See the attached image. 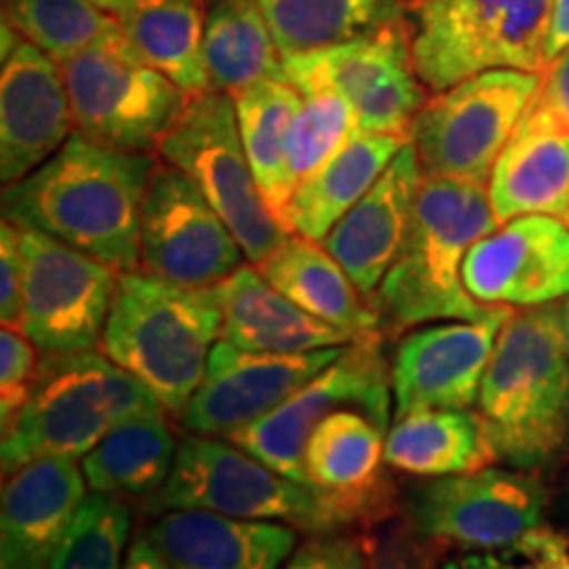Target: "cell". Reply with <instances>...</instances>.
Listing matches in <instances>:
<instances>
[{
    "label": "cell",
    "mask_w": 569,
    "mask_h": 569,
    "mask_svg": "<svg viewBox=\"0 0 569 569\" xmlns=\"http://www.w3.org/2000/svg\"><path fill=\"white\" fill-rule=\"evenodd\" d=\"M156 161L74 132L42 167L3 193L6 219L96 256L119 272L140 269V217Z\"/></svg>",
    "instance_id": "6da1fadb"
},
{
    "label": "cell",
    "mask_w": 569,
    "mask_h": 569,
    "mask_svg": "<svg viewBox=\"0 0 569 569\" xmlns=\"http://www.w3.org/2000/svg\"><path fill=\"white\" fill-rule=\"evenodd\" d=\"M498 227L488 182L425 174L403 251L372 296L380 336L398 340L430 322L486 317L493 306L469 296L461 267Z\"/></svg>",
    "instance_id": "7a4b0ae2"
},
{
    "label": "cell",
    "mask_w": 569,
    "mask_h": 569,
    "mask_svg": "<svg viewBox=\"0 0 569 569\" xmlns=\"http://www.w3.org/2000/svg\"><path fill=\"white\" fill-rule=\"evenodd\" d=\"M478 417L503 465L536 472L569 457V353L559 306L511 311L482 377Z\"/></svg>",
    "instance_id": "3957f363"
},
{
    "label": "cell",
    "mask_w": 569,
    "mask_h": 569,
    "mask_svg": "<svg viewBox=\"0 0 569 569\" xmlns=\"http://www.w3.org/2000/svg\"><path fill=\"white\" fill-rule=\"evenodd\" d=\"M222 336L217 290L188 288L142 269L119 272L101 348L140 380L169 415L182 417Z\"/></svg>",
    "instance_id": "277c9868"
},
{
    "label": "cell",
    "mask_w": 569,
    "mask_h": 569,
    "mask_svg": "<svg viewBox=\"0 0 569 569\" xmlns=\"http://www.w3.org/2000/svg\"><path fill=\"white\" fill-rule=\"evenodd\" d=\"M159 409L151 390L106 353L42 356L30 403L3 430V475L38 459H80L113 427Z\"/></svg>",
    "instance_id": "5b68a950"
},
{
    "label": "cell",
    "mask_w": 569,
    "mask_h": 569,
    "mask_svg": "<svg viewBox=\"0 0 569 569\" xmlns=\"http://www.w3.org/2000/svg\"><path fill=\"white\" fill-rule=\"evenodd\" d=\"M551 0H415L411 59L430 92L493 69L543 71Z\"/></svg>",
    "instance_id": "8992f818"
},
{
    "label": "cell",
    "mask_w": 569,
    "mask_h": 569,
    "mask_svg": "<svg viewBox=\"0 0 569 569\" xmlns=\"http://www.w3.org/2000/svg\"><path fill=\"white\" fill-rule=\"evenodd\" d=\"M148 511L201 509L238 519L282 522L309 532H340L343 525L322 493L251 457L227 438L180 440L167 486L148 501Z\"/></svg>",
    "instance_id": "52a82bcc"
},
{
    "label": "cell",
    "mask_w": 569,
    "mask_h": 569,
    "mask_svg": "<svg viewBox=\"0 0 569 569\" xmlns=\"http://www.w3.org/2000/svg\"><path fill=\"white\" fill-rule=\"evenodd\" d=\"M156 151L209 198L251 264L267 261L290 234L269 211L256 182L232 96L203 90L184 98Z\"/></svg>",
    "instance_id": "ba28073f"
},
{
    "label": "cell",
    "mask_w": 569,
    "mask_h": 569,
    "mask_svg": "<svg viewBox=\"0 0 569 569\" xmlns=\"http://www.w3.org/2000/svg\"><path fill=\"white\" fill-rule=\"evenodd\" d=\"M77 132L124 151H156L184 92L146 63L122 27L61 63Z\"/></svg>",
    "instance_id": "9c48e42d"
},
{
    "label": "cell",
    "mask_w": 569,
    "mask_h": 569,
    "mask_svg": "<svg viewBox=\"0 0 569 569\" xmlns=\"http://www.w3.org/2000/svg\"><path fill=\"white\" fill-rule=\"evenodd\" d=\"M538 90V71L493 69L427 98L409 130L425 174L488 182Z\"/></svg>",
    "instance_id": "30bf717a"
},
{
    "label": "cell",
    "mask_w": 569,
    "mask_h": 569,
    "mask_svg": "<svg viewBox=\"0 0 569 569\" xmlns=\"http://www.w3.org/2000/svg\"><path fill=\"white\" fill-rule=\"evenodd\" d=\"M284 80L301 96L338 92L351 103L356 130L409 138L427 88L411 59L409 27L398 19L322 51L284 56Z\"/></svg>",
    "instance_id": "8fae6325"
},
{
    "label": "cell",
    "mask_w": 569,
    "mask_h": 569,
    "mask_svg": "<svg viewBox=\"0 0 569 569\" xmlns=\"http://www.w3.org/2000/svg\"><path fill=\"white\" fill-rule=\"evenodd\" d=\"M386 343L388 340L380 332L351 340L315 380L227 440L280 475L306 482V443L327 415L351 407L365 411L382 430H388L393 415V386Z\"/></svg>",
    "instance_id": "7c38bea8"
},
{
    "label": "cell",
    "mask_w": 569,
    "mask_h": 569,
    "mask_svg": "<svg viewBox=\"0 0 569 569\" xmlns=\"http://www.w3.org/2000/svg\"><path fill=\"white\" fill-rule=\"evenodd\" d=\"M417 532L443 549H498L546 525L551 488L528 469H475L417 482L403 501Z\"/></svg>",
    "instance_id": "4fadbf2b"
},
{
    "label": "cell",
    "mask_w": 569,
    "mask_h": 569,
    "mask_svg": "<svg viewBox=\"0 0 569 569\" xmlns=\"http://www.w3.org/2000/svg\"><path fill=\"white\" fill-rule=\"evenodd\" d=\"M24 296L19 330L42 356L77 353L103 338L119 269L40 230L19 227Z\"/></svg>",
    "instance_id": "5bb4252c"
},
{
    "label": "cell",
    "mask_w": 569,
    "mask_h": 569,
    "mask_svg": "<svg viewBox=\"0 0 569 569\" xmlns=\"http://www.w3.org/2000/svg\"><path fill=\"white\" fill-rule=\"evenodd\" d=\"M243 248L196 182L172 163L153 167L140 217V269L161 280L213 288L243 267Z\"/></svg>",
    "instance_id": "9a60e30c"
},
{
    "label": "cell",
    "mask_w": 569,
    "mask_h": 569,
    "mask_svg": "<svg viewBox=\"0 0 569 569\" xmlns=\"http://www.w3.org/2000/svg\"><path fill=\"white\" fill-rule=\"evenodd\" d=\"M509 317V306H493L480 319H446L398 338L390 356L393 419L417 409H469L478 403L482 377Z\"/></svg>",
    "instance_id": "2e32d148"
},
{
    "label": "cell",
    "mask_w": 569,
    "mask_h": 569,
    "mask_svg": "<svg viewBox=\"0 0 569 569\" xmlns=\"http://www.w3.org/2000/svg\"><path fill=\"white\" fill-rule=\"evenodd\" d=\"M338 348L306 353H251L219 340L211 348L203 382L182 411L190 436L232 438L269 411L288 401L296 390L338 359Z\"/></svg>",
    "instance_id": "e0dca14e"
},
{
    "label": "cell",
    "mask_w": 569,
    "mask_h": 569,
    "mask_svg": "<svg viewBox=\"0 0 569 569\" xmlns=\"http://www.w3.org/2000/svg\"><path fill=\"white\" fill-rule=\"evenodd\" d=\"M465 288L475 301L532 309L569 296V224L530 213L503 222L469 248Z\"/></svg>",
    "instance_id": "ac0fdd59"
},
{
    "label": "cell",
    "mask_w": 569,
    "mask_h": 569,
    "mask_svg": "<svg viewBox=\"0 0 569 569\" xmlns=\"http://www.w3.org/2000/svg\"><path fill=\"white\" fill-rule=\"evenodd\" d=\"M386 430L359 409L327 415L306 443V482L327 498L343 530H367L401 511L386 469Z\"/></svg>",
    "instance_id": "d6986e66"
},
{
    "label": "cell",
    "mask_w": 569,
    "mask_h": 569,
    "mask_svg": "<svg viewBox=\"0 0 569 569\" xmlns=\"http://www.w3.org/2000/svg\"><path fill=\"white\" fill-rule=\"evenodd\" d=\"M74 113L61 63L21 40L0 74V180L17 184L71 138Z\"/></svg>",
    "instance_id": "ffe728a7"
},
{
    "label": "cell",
    "mask_w": 569,
    "mask_h": 569,
    "mask_svg": "<svg viewBox=\"0 0 569 569\" xmlns=\"http://www.w3.org/2000/svg\"><path fill=\"white\" fill-rule=\"evenodd\" d=\"M422 180L425 169L409 140L372 190L322 240L369 301L403 251Z\"/></svg>",
    "instance_id": "44dd1931"
},
{
    "label": "cell",
    "mask_w": 569,
    "mask_h": 569,
    "mask_svg": "<svg viewBox=\"0 0 569 569\" xmlns=\"http://www.w3.org/2000/svg\"><path fill=\"white\" fill-rule=\"evenodd\" d=\"M74 459H38L6 475L0 503V569H51L84 496Z\"/></svg>",
    "instance_id": "7402d4cb"
},
{
    "label": "cell",
    "mask_w": 569,
    "mask_h": 569,
    "mask_svg": "<svg viewBox=\"0 0 569 569\" xmlns=\"http://www.w3.org/2000/svg\"><path fill=\"white\" fill-rule=\"evenodd\" d=\"M142 536L169 569H280L298 543L290 525L201 509L163 511Z\"/></svg>",
    "instance_id": "603a6c76"
},
{
    "label": "cell",
    "mask_w": 569,
    "mask_h": 569,
    "mask_svg": "<svg viewBox=\"0 0 569 569\" xmlns=\"http://www.w3.org/2000/svg\"><path fill=\"white\" fill-rule=\"evenodd\" d=\"M488 193L501 224L530 213L569 224V127L538 96L498 156Z\"/></svg>",
    "instance_id": "cb8c5ba5"
},
{
    "label": "cell",
    "mask_w": 569,
    "mask_h": 569,
    "mask_svg": "<svg viewBox=\"0 0 569 569\" xmlns=\"http://www.w3.org/2000/svg\"><path fill=\"white\" fill-rule=\"evenodd\" d=\"M222 309V340L251 353H306L348 346L351 338L280 293L256 264L213 284Z\"/></svg>",
    "instance_id": "d4e9b609"
},
{
    "label": "cell",
    "mask_w": 569,
    "mask_h": 569,
    "mask_svg": "<svg viewBox=\"0 0 569 569\" xmlns=\"http://www.w3.org/2000/svg\"><path fill=\"white\" fill-rule=\"evenodd\" d=\"M407 142L409 138L403 134L356 132L330 161L293 190L284 209V230L322 243L332 227L372 190Z\"/></svg>",
    "instance_id": "484cf974"
},
{
    "label": "cell",
    "mask_w": 569,
    "mask_h": 569,
    "mask_svg": "<svg viewBox=\"0 0 569 569\" xmlns=\"http://www.w3.org/2000/svg\"><path fill=\"white\" fill-rule=\"evenodd\" d=\"M256 267L290 301L343 330L351 340L380 332L372 301L356 288L336 256L317 240L290 232L277 251Z\"/></svg>",
    "instance_id": "4316f807"
},
{
    "label": "cell",
    "mask_w": 569,
    "mask_h": 569,
    "mask_svg": "<svg viewBox=\"0 0 569 569\" xmlns=\"http://www.w3.org/2000/svg\"><path fill=\"white\" fill-rule=\"evenodd\" d=\"M493 461L498 459L486 427L478 411L469 409H417L393 419L386 438V465L411 478L465 475Z\"/></svg>",
    "instance_id": "83f0119b"
},
{
    "label": "cell",
    "mask_w": 569,
    "mask_h": 569,
    "mask_svg": "<svg viewBox=\"0 0 569 569\" xmlns=\"http://www.w3.org/2000/svg\"><path fill=\"white\" fill-rule=\"evenodd\" d=\"M167 415L159 409L122 422L84 453L82 472L92 493L151 501L167 486L180 448Z\"/></svg>",
    "instance_id": "f1b7e54d"
},
{
    "label": "cell",
    "mask_w": 569,
    "mask_h": 569,
    "mask_svg": "<svg viewBox=\"0 0 569 569\" xmlns=\"http://www.w3.org/2000/svg\"><path fill=\"white\" fill-rule=\"evenodd\" d=\"M138 56L167 74L184 96L209 90L203 0H134L117 13Z\"/></svg>",
    "instance_id": "f546056e"
},
{
    "label": "cell",
    "mask_w": 569,
    "mask_h": 569,
    "mask_svg": "<svg viewBox=\"0 0 569 569\" xmlns=\"http://www.w3.org/2000/svg\"><path fill=\"white\" fill-rule=\"evenodd\" d=\"M203 53L209 90L227 96L284 77V56L256 0H213L206 11Z\"/></svg>",
    "instance_id": "4dcf8cb0"
},
{
    "label": "cell",
    "mask_w": 569,
    "mask_h": 569,
    "mask_svg": "<svg viewBox=\"0 0 569 569\" xmlns=\"http://www.w3.org/2000/svg\"><path fill=\"white\" fill-rule=\"evenodd\" d=\"M232 101L256 182L269 211L282 224L284 209L293 196V182L288 174V138L303 96L296 84L280 77L240 90Z\"/></svg>",
    "instance_id": "1f68e13d"
},
{
    "label": "cell",
    "mask_w": 569,
    "mask_h": 569,
    "mask_svg": "<svg viewBox=\"0 0 569 569\" xmlns=\"http://www.w3.org/2000/svg\"><path fill=\"white\" fill-rule=\"evenodd\" d=\"M282 56L340 46L388 21V0H256Z\"/></svg>",
    "instance_id": "d6a6232c"
},
{
    "label": "cell",
    "mask_w": 569,
    "mask_h": 569,
    "mask_svg": "<svg viewBox=\"0 0 569 569\" xmlns=\"http://www.w3.org/2000/svg\"><path fill=\"white\" fill-rule=\"evenodd\" d=\"M3 21L53 61H69L119 27L92 0H6Z\"/></svg>",
    "instance_id": "836d02e7"
},
{
    "label": "cell",
    "mask_w": 569,
    "mask_h": 569,
    "mask_svg": "<svg viewBox=\"0 0 569 569\" xmlns=\"http://www.w3.org/2000/svg\"><path fill=\"white\" fill-rule=\"evenodd\" d=\"M130 501L92 493L82 501L51 569H122L130 538Z\"/></svg>",
    "instance_id": "e575fe53"
},
{
    "label": "cell",
    "mask_w": 569,
    "mask_h": 569,
    "mask_svg": "<svg viewBox=\"0 0 569 569\" xmlns=\"http://www.w3.org/2000/svg\"><path fill=\"white\" fill-rule=\"evenodd\" d=\"M356 130L351 103L338 92L303 96L288 138V174L293 190L346 146Z\"/></svg>",
    "instance_id": "d590c367"
},
{
    "label": "cell",
    "mask_w": 569,
    "mask_h": 569,
    "mask_svg": "<svg viewBox=\"0 0 569 569\" xmlns=\"http://www.w3.org/2000/svg\"><path fill=\"white\" fill-rule=\"evenodd\" d=\"M440 569H569V528L540 525L498 549L451 553Z\"/></svg>",
    "instance_id": "8d00e7d4"
},
{
    "label": "cell",
    "mask_w": 569,
    "mask_h": 569,
    "mask_svg": "<svg viewBox=\"0 0 569 569\" xmlns=\"http://www.w3.org/2000/svg\"><path fill=\"white\" fill-rule=\"evenodd\" d=\"M365 532V569H440L448 549L415 530L403 509Z\"/></svg>",
    "instance_id": "74e56055"
},
{
    "label": "cell",
    "mask_w": 569,
    "mask_h": 569,
    "mask_svg": "<svg viewBox=\"0 0 569 569\" xmlns=\"http://www.w3.org/2000/svg\"><path fill=\"white\" fill-rule=\"evenodd\" d=\"M19 327H6L0 332V422L9 430L21 409L30 403L38 382V351Z\"/></svg>",
    "instance_id": "f35d334b"
},
{
    "label": "cell",
    "mask_w": 569,
    "mask_h": 569,
    "mask_svg": "<svg viewBox=\"0 0 569 569\" xmlns=\"http://www.w3.org/2000/svg\"><path fill=\"white\" fill-rule=\"evenodd\" d=\"M367 546L361 530L315 532L290 553L284 569H365Z\"/></svg>",
    "instance_id": "ab89813d"
},
{
    "label": "cell",
    "mask_w": 569,
    "mask_h": 569,
    "mask_svg": "<svg viewBox=\"0 0 569 569\" xmlns=\"http://www.w3.org/2000/svg\"><path fill=\"white\" fill-rule=\"evenodd\" d=\"M21 296H24V259H21L19 227L3 219V227H0V319L6 327L21 325Z\"/></svg>",
    "instance_id": "60d3db41"
},
{
    "label": "cell",
    "mask_w": 569,
    "mask_h": 569,
    "mask_svg": "<svg viewBox=\"0 0 569 569\" xmlns=\"http://www.w3.org/2000/svg\"><path fill=\"white\" fill-rule=\"evenodd\" d=\"M538 101L549 109L561 124L569 127V48L561 51L557 59L546 63L540 71Z\"/></svg>",
    "instance_id": "b9f144b4"
},
{
    "label": "cell",
    "mask_w": 569,
    "mask_h": 569,
    "mask_svg": "<svg viewBox=\"0 0 569 569\" xmlns=\"http://www.w3.org/2000/svg\"><path fill=\"white\" fill-rule=\"evenodd\" d=\"M569 48V0H551L549 32H546V63Z\"/></svg>",
    "instance_id": "7bdbcfd3"
},
{
    "label": "cell",
    "mask_w": 569,
    "mask_h": 569,
    "mask_svg": "<svg viewBox=\"0 0 569 569\" xmlns=\"http://www.w3.org/2000/svg\"><path fill=\"white\" fill-rule=\"evenodd\" d=\"M122 569H169V567L163 565V559L159 557V551L151 546V540H148L146 536H140L130 546V551H127Z\"/></svg>",
    "instance_id": "ee69618b"
},
{
    "label": "cell",
    "mask_w": 569,
    "mask_h": 569,
    "mask_svg": "<svg viewBox=\"0 0 569 569\" xmlns=\"http://www.w3.org/2000/svg\"><path fill=\"white\" fill-rule=\"evenodd\" d=\"M551 515L569 528V457L561 467L557 486L551 490Z\"/></svg>",
    "instance_id": "f6af8a7d"
},
{
    "label": "cell",
    "mask_w": 569,
    "mask_h": 569,
    "mask_svg": "<svg viewBox=\"0 0 569 569\" xmlns=\"http://www.w3.org/2000/svg\"><path fill=\"white\" fill-rule=\"evenodd\" d=\"M92 3H96V6H101L103 11H109V13H113V17H117L119 11H124L127 6L134 3V0H92Z\"/></svg>",
    "instance_id": "bcb514c9"
},
{
    "label": "cell",
    "mask_w": 569,
    "mask_h": 569,
    "mask_svg": "<svg viewBox=\"0 0 569 569\" xmlns=\"http://www.w3.org/2000/svg\"><path fill=\"white\" fill-rule=\"evenodd\" d=\"M559 322H561V332H565V346L569 353V296L559 303Z\"/></svg>",
    "instance_id": "7dc6e473"
}]
</instances>
